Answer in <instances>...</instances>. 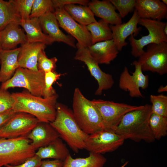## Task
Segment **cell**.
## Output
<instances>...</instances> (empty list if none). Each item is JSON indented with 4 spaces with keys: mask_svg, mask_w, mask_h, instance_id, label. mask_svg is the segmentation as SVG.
<instances>
[{
    "mask_svg": "<svg viewBox=\"0 0 167 167\" xmlns=\"http://www.w3.org/2000/svg\"><path fill=\"white\" fill-rule=\"evenodd\" d=\"M14 103L11 94L7 90L0 88V113L12 109Z\"/></svg>",
    "mask_w": 167,
    "mask_h": 167,
    "instance_id": "37",
    "label": "cell"
},
{
    "mask_svg": "<svg viewBox=\"0 0 167 167\" xmlns=\"http://www.w3.org/2000/svg\"><path fill=\"white\" fill-rule=\"evenodd\" d=\"M49 123L73 152L77 153L79 150L84 149L88 135L80 128L72 110L67 106L57 103L55 118Z\"/></svg>",
    "mask_w": 167,
    "mask_h": 167,
    "instance_id": "3",
    "label": "cell"
},
{
    "mask_svg": "<svg viewBox=\"0 0 167 167\" xmlns=\"http://www.w3.org/2000/svg\"><path fill=\"white\" fill-rule=\"evenodd\" d=\"M20 25L26 32L27 42H39L50 45L55 42L53 39L42 32L39 18L21 19Z\"/></svg>",
    "mask_w": 167,
    "mask_h": 167,
    "instance_id": "24",
    "label": "cell"
},
{
    "mask_svg": "<svg viewBox=\"0 0 167 167\" xmlns=\"http://www.w3.org/2000/svg\"><path fill=\"white\" fill-rule=\"evenodd\" d=\"M167 92V86H160L158 88L157 92L159 93L163 92Z\"/></svg>",
    "mask_w": 167,
    "mask_h": 167,
    "instance_id": "42",
    "label": "cell"
},
{
    "mask_svg": "<svg viewBox=\"0 0 167 167\" xmlns=\"http://www.w3.org/2000/svg\"><path fill=\"white\" fill-rule=\"evenodd\" d=\"M46 46L43 43L28 42L21 45L18 58L19 67L33 71L38 70V55L41 51L44 50Z\"/></svg>",
    "mask_w": 167,
    "mask_h": 167,
    "instance_id": "19",
    "label": "cell"
},
{
    "mask_svg": "<svg viewBox=\"0 0 167 167\" xmlns=\"http://www.w3.org/2000/svg\"><path fill=\"white\" fill-rule=\"evenodd\" d=\"M128 162H126L125 163L122 165L120 167H125L128 164Z\"/></svg>",
    "mask_w": 167,
    "mask_h": 167,
    "instance_id": "45",
    "label": "cell"
},
{
    "mask_svg": "<svg viewBox=\"0 0 167 167\" xmlns=\"http://www.w3.org/2000/svg\"><path fill=\"white\" fill-rule=\"evenodd\" d=\"M77 50L74 59L83 62L87 66L91 75L97 81L98 88L95 94L101 95L104 90L110 89L114 82L112 76L103 71L100 67L98 63L90 54L87 47L76 44Z\"/></svg>",
    "mask_w": 167,
    "mask_h": 167,
    "instance_id": "12",
    "label": "cell"
},
{
    "mask_svg": "<svg viewBox=\"0 0 167 167\" xmlns=\"http://www.w3.org/2000/svg\"><path fill=\"white\" fill-rule=\"evenodd\" d=\"M21 19L30 18L34 0H13Z\"/></svg>",
    "mask_w": 167,
    "mask_h": 167,
    "instance_id": "36",
    "label": "cell"
},
{
    "mask_svg": "<svg viewBox=\"0 0 167 167\" xmlns=\"http://www.w3.org/2000/svg\"><path fill=\"white\" fill-rule=\"evenodd\" d=\"M152 114L151 105L146 104L139 109L126 114L114 131L125 140L135 142L144 141L151 143L155 140L149 125Z\"/></svg>",
    "mask_w": 167,
    "mask_h": 167,
    "instance_id": "1",
    "label": "cell"
},
{
    "mask_svg": "<svg viewBox=\"0 0 167 167\" xmlns=\"http://www.w3.org/2000/svg\"><path fill=\"white\" fill-rule=\"evenodd\" d=\"M20 26V22H13L0 31V44L2 49H14L18 45L27 42L26 35Z\"/></svg>",
    "mask_w": 167,
    "mask_h": 167,
    "instance_id": "20",
    "label": "cell"
},
{
    "mask_svg": "<svg viewBox=\"0 0 167 167\" xmlns=\"http://www.w3.org/2000/svg\"><path fill=\"white\" fill-rule=\"evenodd\" d=\"M88 6L94 15L108 24L115 25L122 23V18L109 0H92Z\"/></svg>",
    "mask_w": 167,
    "mask_h": 167,
    "instance_id": "22",
    "label": "cell"
},
{
    "mask_svg": "<svg viewBox=\"0 0 167 167\" xmlns=\"http://www.w3.org/2000/svg\"><path fill=\"white\" fill-rule=\"evenodd\" d=\"M87 48L90 55L98 64H110L119 53L112 39L96 43Z\"/></svg>",
    "mask_w": 167,
    "mask_h": 167,
    "instance_id": "21",
    "label": "cell"
},
{
    "mask_svg": "<svg viewBox=\"0 0 167 167\" xmlns=\"http://www.w3.org/2000/svg\"><path fill=\"white\" fill-rule=\"evenodd\" d=\"M72 111L78 126L87 134L91 135L104 129L98 109L78 88H76L74 91Z\"/></svg>",
    "mask_w": 167,
    "mask_h": 167,
    "instance_id": "4",
    "label": "cell"
},
{
    "mask_svg": "<svg viewBox=\"0 0 167 167\" xmlns=\"http://www.w3.org/2000/svg\"><path fill=\"white\" fill-rule=\"evenodd\" d=\"M167 24L161 21L140 18L138 24L145 27L148 34L137 39L132 35L128 40L131 47V54L135 58H139L145 52L144 48L152 44L167 42V36L164 32V29Z\"/></svg>",
    "mask_w": 167,
    "mask_h": 167,
    "instance_id": "7",
    "label": "cell"
},
{
    "mask_svg": "<svg viewBox=\"0 0 167 167\" xmlns=\"http://www.w3.org/2000/svg\"><path fill=\"white\" fill-rule=\"evenodd\" d=\"M64 161L58 159L41 161L39 167H63Z\"/></svg>",
    "mask_w": 167,
    "mask_h": 167,
    "instance_id": "40",
    "label": "cell"
},
{
    "mask_svg": "<svg viewBox=\"0 0 167 167\" xmlns=\"http://www.w3.org/2000/svg\"><path fill=\"white\" fill-rule=\"evenodd\" d=\"M55 10L52 0H34L30 18H39L48 13L54 12Z\"/></svg>",
    "mask_w": 167,
    "mask_h": 167,
    "instance_id": "31",
    "label": "cell"
},
{
    "mask_svg": "<svg viewBox=\"0 0 167 167\" xmlns=\"http://www.w3.org/2000/svg\"><path fill=\"white\" fill-rule=\"evenodd\" d=\"M55 71L45 73V97L50 96L56 94L52 87L53 84L62 75Z\"/></svg>",
    "mask_w": 167,
    "mask_h": 167,
    "instance_id": "35",
    "label": "cell"
},
{
    "mask_svg": "<svg viewBox=\"0 0 167 167\" xmlns=\"http://www.w3.org/2000/svg\"><path fill=\"white\" fill-rule=\"evenodd\" d=\"M35 150L48 145L60 137L59 135L49 123L39 122L27 136Z\"/></svg>",
    "mask_w": 167,
    "mask_h": 167,
    "instance_id": "18",
    "label": "cell"
},
{
    "mask_svg": "<svg viewBox=\"0 0 167 167\" xmlns=\"http://www.w3.org/2000/svg\"><path fill=\"white\" fill-rule=\"evenodd\" d=\"M39 122L37 118L29 114L16 113L0 130V139L27 136Z\"/></svg>",
    "mask_w": 167,
    "mask_h": 167,
    "instance_id": "13",
    "label": "cell"
},
{
    "mask_svg": "<svg viewBox=\"0 0 167 167\" xmlns=\"http://www.w3.org/2000/svg\"><path fill=\"white\" fill-rule=\"evenodd\" d=\"M161 1L164 4L166 5H167V0H162Z\"/></svg>",
    "mask_w": 167,
    "mask_h": 167,
    "instance_id": "44",
    "label": "cell"
},
{
    "mask_svg": "<svg viewBox=\"0 0 167 167\" xmlns=\"http://www.w3.org/2000/svg\"><path fill=\"white\" fill-rule=\"evenodd\" d=\"M164 32L165 34L167 36V23L164 28Z\"/></svg>",
    "mask_w": 167,
    "mask_h": 167,
    "instance_id": "43",
    "label": "cell"
},
{
    "mask_svg": "<svg viewBox=\"0 0 167 167\" xmlns=\"http://www.w3.org/2000/svg\"><path fill=\"white\" fill-rule=\"evenodd\" d=\"M106 161L101 154L90 152L87 157L76 158L70 154L64 161L63 167H103Z\"/></svg>",
    "mask_w": 167,
    "mask_h": 167,
    "instance_id": "26",
    "label": "cell"
},
{
    "mask_svg": "<svg viewBox=\"0 0 167 167\" xmlns=\"http://www.w3.org/2000/svg\"><path fill=\"white\" fill-rule=\"evenodd\" d=\"M15 113L12 109L0 113V130L14 115Z\"/></svg>",
    "mask_w": 167,
    "mask_h": 167,
    "instance_id": "41",
    "label": "cell"
},
{
    "mask_svg": "<svg viewBox=\"0 0 167 167\" xmlns=\"http://www.w3.org/2000/svg\"><path fill=\"white\" fill-rule=\"evenodd\" d=\"M21 19L13 0H0V31L11 23H20Z\"/></svg>",
    "mask_w": 167,
    "mask_h": 167,
    "instance_id": "29",
    "label": "cell"
},
{
    "mask_svg": "<svg viewBox=\"0 0 167 167\" xmlns=\"http://www.w3.org/2000/svg\"><path fill=\"white\" fill-rule=\"evenodd\" d=\"M55 10L63 8L65 5L78 4L83 6H87L89 2L88 0H52Z\"/></svg>",
    "mask_w": 167,
    "mask_h": 167,
    "instance_id": "38",
    "label": "cell"
},
{
    "mask_svg": "<svg viewBox=\"0 0 167 167\" xmlns=\"http://www.w3.org/2000/svg\"><path fill=\"white\" fill-rule=\"evenodd\" d=\"M86 26L91 35L92 45L112 39V33L109 24L101 19Z\"/></svg>",
    "mask_w": 167,
    "mask_h": 167,
    "instance_id": "28",
    "label": "cell"
},
{
    "mask_svg": "<svg viewBox=\"0 0 167 167\" xmlns=\"http://www.w3.org/2000/svg\"><path fill=\"white\" fill-rule=\"evenodd\" d=\"M1 49H1V45H0V62H1V61H0V52H1Z\"/></svg>",
    "mask_w": 167,
    "mask_h": 167,
    "instance_id": "46",
    "label": "cell"
},
{
    "mask_svg": "<svg viewBox=\"0 0 167 167\" xmlns=\"http://www.w3.org/2000/svg\"><path fill=\"white\" fill-rule=\"evenodd\" d=\"M14 101L12 109L15 112L29 114L40 122L50 123L55 119L58 96L45 97L33 95L28 92L11 94Z\"/></svg>",
    "mask_w": 167,
    "mask_h": 167,
    "instance_id": "2",
    "label": "cell"
},
{
    "mask_svg": "<svg viewBox=\"0 0 167 167\" xmlns=\"http://www.w3.org/2000/svg\"><path fill=\"white\" fill-rule=\"evenodd\" d=\"M20 47L9 50L1 49L0 82L3 83L10 79L19 67L18 58Z\"/></svg>",
    "mask_w": 167,
    "mask_h": 167,
    "instance_id": "23",
    "label": "cell"
},
{
    "mask_svg": "<svg viewBox=\"0 0 167 167\" xmlns=\"http://www.w3.org/2000/svg\"><path fill=\"white\" fill-rule=\"evenodd\" d=\"M142 71L156 72L160 75L167 73V42L152 43L137 60Z\"/></svg>",
    "mask_w": 167,
    "mask_h": 167,
    "instance_id": "9",
    "label": "cell"
},
{
    "mask_svg": "<svg viewBox=\"0 0 167 167\" xmlns=\"http://www.w3.org/2000/svg\"><path fill=\"white\" fill-rule=\"evenodd\" d=\"M135 67V71L131 75L127 67L125 66L120 75L118 82L119 88L129 92L132 97L143 98L140 88L146 89L149 85V76L143 73L141 66L137 60L132 63Z\"/></svg>",
    "mask_w": 167,
    "mask_h": 167,
    "instance_id": "11",
    "label": "cell"
},
{
    "mask_svg": "<svg viewBox=\"0 0 167 167\" xmlns=\"http://www.w3.org/2000/svg\"><path fill=\"white\" fill-rule=\"evenodd\" d=\"M27 136L0 139V167L16 165L35 155L36 150Z\"/></svg>",
    "mask_w": 167,
    "mask_h": 167,
    "instance_id": "5",
    "label": "cell"
},
{
    "mask_svg": "<svg viewBox=\"0 0 167 167\" xmlns=\"http://www.w3.org/2000/svg\"><path fill=\"white\" fill-rule=\"evenodd\" d=\"M63 8L74 20L80 24L86 26L97 21L87 6L72 4L65 5Z\"/></svg>",
    "mask_w": 167,
    "mask_h": 167,
    "instance_id": "27",
    "label": "cell"
},
{
    "mask_svg": "<svg viewBox=\"0 0 167 167\" xmlns=\"http://www.w3.org/2000/svg\"><path fill=\"white\" fill-rule=\"evenodd\" d=\"M140 19L135 10L131 17L126 23L110 26L112 40L119 51L127 45L126 40L129 36L133 35L134 37L139 34L141 30V28L137 27Z\"/></svg>",
    "mask_w": 167,
    "mask_h": 167,
    "instance_id": "15",
    "label": "cell"
},
{
    "mask_svg": "<svg viewBox=\"0 0 167 167\" xmlns=\"http://www.w3.org/2000/svg\"><path fill=\"white\" fill-rule=\"evenodd\" d=\"M124 140L114 131L104 129L88 135L84 149L91 153L102 155L115 151L123 145Z\"/></svg>",
    "mask_w": 167,
    "mask_h": 167,
    "instance_id": "10",
    "label": "cell"
},
{
    "mask_svg": "<svg viewBox=\"0 0 167 167\" xmlns=\"http://www.w3.org/2000/svg\"><path fill=\"white\" fill-rule=\"evenodd\" d=\"M40 24L44 33L53 39L54 41L62 42L76 48L75 40L70 35H66L60 29L54 12L48 13L39 18Z\"/></svg>",
    "mask_w": 167,
    "mask_h": 167,
    "instance_id": "16",
    "label": "cell"
},
{
    "mask_svg": "<svg viewBox=\"0 0 167 167\" xmlns=\"http://www.w3.org/2000/svg\"><path fill=\"white\" fill-rule=\"evenodd\" d=\"M54 13L59 26L75 38L78 44L85 47L92 45L91 35L86 26L76 22L64 8L56 9Z\"/></svg>",
    "mask_w": 167,
    "mask_h": 167,
    "instance_id": "14",
    "label": "cell"
},
{
    "mask_svg": "<svg viewBox=\"0 0 167 167\" xmlns=\"http://www.w3.org/2000/svg\"><path fill=\"white\" fill-rule=\"evenodd\" d=\"M91 101L101 114L104 130L113 131L126 114L140 109L143 106V105H133L101 99H94Z\"/></svg>",
    "mask_w": 167,
    "mask_h": 167,
    "instance_id": "8",
    "label": "cell"
},
{
    "mask_svg": "<svg viewBox=\"0 0 167 167\" xmlns=\"http://www.w3.org/2000/svg\"><path fill=\"white\" fill-rule=\"evenodd\" d=\"M57 61L58 59L56 57L51 58H48L44 50H42L40 52L38 57V70L45 73L55 71Z\"/></svg>",
    "mask_w": 167,
    "mask_h": 167,
    "instance_id": "33",
    "label": "cell"
},
{
    "mask_svg": "<svg viewBox=\"0 0 167 167\" xmlns=\"http://www.w3.org/2000/svg\"><path fill=\"white\" fill-rule=\"evenodd\" d=\"M70 154L69 151L62 139L58 138L47 146L38 149L35 155L41 159L52 158L64 161Z\"/></svg>",
    "mask_w": 167,
    "mask_h": 167,
    "instance_id": "25",
    "label": "cell"
},
{
    "mask_svg": "<svg viewBox=\"0 0 167 167\" xmlns=\"http://www.w3.org/2000/svg\"><path fill=\"white\" fill-rule=\"evenodd\" d=\"M15 87L25 88L33 95L45 97V72L19 67L10 79L2 83L0 88Z\"/></svg>",
    "mask_w": 167,
    "mask_h": 167,
    "instance_id": "6",
    "label": "cell"
},
{
    "mask_svg": "<svg viewBox=\"0 0 167 167\" xmlns=\"http://www.w3.org/2000/svg\"><path fill=\"white\" fill-rule=\"evenodd\" d=\"M42 159L37 155H35L31 157L22 164L16 165H7L5 167H39Z\"/></svg>",
    "mask_w": 167,
    "mask_h": 167,
    "instance_id": "39",
    "label": "cell"
},
{
    "mask_svg": "<svg viewBox=\"0 0 167 167\" xmlns=\"http://www.w3.org/2000/svg\"><path fill=\"white\" fill-rule=\"evenodd\" d=\"M149 125L155 139L159 140L167 135V117L152 113Z\"/></svg>",
    "mask_w": 167,
    "mask_h": 167,
    "instance_id": "30",
    "label": "cell"
},
{
    "mask_svg": "<svg viewBox=\"0 0 167 167\" xmlns=\"http://www.w3.org/2000/svg\"><path fill=\"white\" fill-rule=\"evenodd\" d=\"M152 113L167 117V96L163 94L151 95Z\"/></svg>",
    "mask_w": 167,
    "mask_h": 167,
    "instance_id": "32",
    "label": "cell"
},
{
    "mask_svg": "<svg viewBox=\"0 0 167 167\" xmlns=\"http://www.w3.org/2000/svg\"><path fill=\"white\" fill-rule=\"evenodd\" d=\"M135 10L141 19L161 21L167 17V6L160 0H136Z\"/></svg>",
    "mask_w": 167,
    "mask_h": 167,
    "instance_id": "17",
    "label": "cell"
},
{
    "mask_svg": "<svg viewBox=\"0 0 167 167\" xmlns=\"http://www.w3.org/2000/svg\"><path fill=\"white\" fill-rule=\"evenodd\" d=\"M119 12L122 18L134 10L136 0H109Z\"/></svg>",
    "mask_w": 167,
    "mask_h": 167,
    "instance_id": "34",
    "label": "cell"
}]
</instances>
